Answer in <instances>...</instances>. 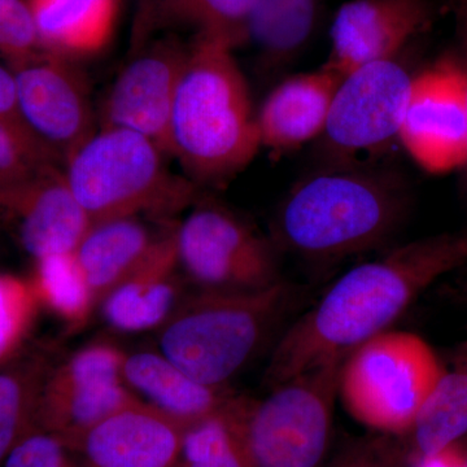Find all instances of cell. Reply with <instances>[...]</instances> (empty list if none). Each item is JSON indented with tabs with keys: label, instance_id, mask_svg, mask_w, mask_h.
<instances>
[{
	"label": "cell",
	"instance_id": "obj_1",
	"mask_svg": "<svg viewBox=\"0 0 467 467\" xmlns=\"http://www.w3.org/2000/svg\"><path fill=\"white\" fill-rule=\"evenodd\" d=\"M465 265L467 233H454L407 243L352 267L281 335L264 384L270 389L344 361L353 349L389 330L435 281Z\"/></svg>",
	"mask_w": 467,
	"mask_h": 467
},
{
	"label": "cell",
	"instance_id": "obj_2",
	"mask_svg": "<svg viewBox=\"0 0 467 467\" xmlns=\"http://www.w3.org/2000/svg\"><path fill=\"white\" fill-rule=\"evenodd\" d=\"M409 208V189L398 171L361 162L327 164L285 196L272 241L279 252L315 263L347 259L391 241Z\"/></svg>",
	"mask_w": 467,
	"mask_h": 467
},
{
	"label": "cell",
	"instance_id": "obj_3",
	"mask_svg": "<svg viewBox=\"0 0 467 467\" xmlns=\"http://www.w3.org/2000/svg\"><path fill=\"white\" fill-rule=\"evenodd\" d=\"M220 36L196 34L178 82L169 153L198 186H220L261 149L247 81Z\"/></svg>",
	"mask_w": 467,
	"mask_h": 467
},
{
	"label": "cell",
	"instance_id": "obj_4",
	"mask_svg": "<svg viewBox=\"0 0 467 467\" xmlns=\"http://www.w3.org/2000/svg\"><path fill=\"white\" fill-rule=\"evenodd\" d=\"M297 295L285 281L254 292L192 290L156 331L158 350L198 382L223 389L265 348Z\"/></svg>",
	"mask_w": 467,
	"mask_h": 467
},
{
	"label": "cell",
	"instance_id": "obj_5",
	"mask_svg": "<svg viewBox=\"0 0 467 467\" xmlns=\"http://www.w3.org/2000/svg\"><path fill=\"white\" fill-rule=\"evenodd\" d=\"M165 156L137 131L101 126L67 156L64 177L92 225L124 217L168 221L202 195L201 186L171 173Z\"/></svg>",
	"mask_w": 467,
	"mask_h": 467
},
{
	"label": "cell",
	"instance_id": "obj_6",
	"mask_svg": "<svg viewBox=\"0 0 467 467\" xmlns=\"http://www.w3.org/2000/svg\"><path fill=\"white\" fill-rule=\"evenodd\" d=\"M342 364L292 377L263 400L243 396L238 426L252 467H321L333 436Z\"/></svg>",
	"mask_w": 467,
	"mask_h": 467
},
{
	"label": "cell",
	"instance_id": "obj_7",
	"mask_svg": "<svg viewBox=\"0 0 467 467\" xmlns=\"http://www.w3.org/2000/svg\"><path fill=\"white\" fill-rule=\"evenodd\" d=\"M441 374V362L422 337L387 330L344 358L337 396L359 422L398 435L410 431Z\"/></svg>",
	"mask_w": 467,
	"mask_h": 467
},
{
	"label": "cell",
	"instance_id": "obj_8",
	"mask_svg": "<svg viewBox=\"0 0 467 467\" xmlns=\"http://www.w3.org/2000/svg\"><path fill=\"white\" fill-rule=\"evenodd\" d=\"M175 225L178 263L193 291L254 292L282 281L278 248L247 221L202 196Z\"/></svg>",
	"mask_w": 467,
	"mask_h": 467
},
{
	"label": "cell",
	"instance_id": "obj_9",
	"mask_svg": "<svg viewBox=\"0 0 467 467\" xmlns=\"http://www.w3.org/2000/svg\"><path fill=\"white\" fill-rule=\"evenodd\" d=\"M413 75L398 60L376 61L340 79L319 140L328 164H353L399 140Z\"/></svg>",
	"mask_w": 467,
	"mask_h": 467
},
{
	"label": "cell",
	"instance_id": "obj_10",
	"mask_svg": "<svg viewBox=\"0 0 467 467\" xmlns=\"http://www.w3.org/2000/svg\"><path fill=\"white\" fill-rule=\"evenodd\" d=\"M124 355L99 342L57 361L43 384L33 430L57 436L73 451L100 420L140 400L122 382Z\"/></svg>",
	"mask_w": 467,
	"mask_h": 467
},
{
	"label": "cell",
	"instance_id": "obj_11",
	"mask_svg": "<svg viewBox=\"0 0 467 467\" xmlns=\"http://www.w3.org/2000/svg\"><path fill=\"white\" fill-rule=\"evenodd\" d=\"M466 94L467 67L451 57L413 77L399 142L423 171L466 167Z\"/></svg>",
	"mask_w": 467,
	"mask_h": 467
},
{
	"label": "cell",
	"instance_id": "obj_12",
	"mask_svg": "<svg viewBox=\"0 0 467 467\" xmlns=\"http://www.w3.org/2000/svg\"><path fill=\"white\" fill-rule=\"evenodd\" d=\"M21 121L58 161H66L92 133L88 88L69 58L43 51L11 66Z\"/></svg>",
	"mask_w": 467,
	"mask_h": 467
},
{
	"label": "cell",
	"instance_id": "obj_13",
	"mask_svg": "<svg viewBox=\"0 0 467 467\" xmlns=\"http://www.w3.org/2000/svg\"><path fill=\"white\" fill-rule=\"evenodd\" d=\"M189 50L190 45L171 36L130 57L107 95L101 126L137 131L171 156L169 125Z\"/></svg>",
	"mask_w": 467,
	"mask_h": 467
},
{
	"label": "cell",
	"instance_id": "obj_14",
	"mask_svg": "<svg viewBox=\"0 0 467 467\" xmlns=\"http://www.w3.org/2000/svg\"><path fill=\"white\" fill-rule=\"evenodd\" d=\"M435 16L431 0H349L335 15L324 67L343 78L368 64L398 57Z\"/></svg>",
	"mask_w": 467,
	"mask_h": 467
},
{
	"label": "cell",
	"instance_id": "obj_15",
	"mask_svg": "<svg viewBox=\"0 0 467 467\" xmlns=\"http://www.w3.org/2000/svg\"><path fill=\"white\" fill-rule=\"evenodd\" d=\"M187 429L138 400L92 427L73 451L85 467H174Z\"/></svg>",
	"mask_w": 467,
	"mask_h": 467
},
{
	"label": "cell",
	"instance_id": "obj_16",
	"mask_svg": "<svg viewBox=\"0 0 467 467\" xmlns=\"http://www.w3.org/2000/svg\"><path fill=\"white\" fill-rule=\"evenodd\" d=\"M187 285L171 225L150 256L104 296L98 309L104 324L117 333L158 331L192 292Z\"/></svg>",
	"mask_w": 467,
	"mask_h": 467
},
{
	"label": "cell",
	"instance_id": "obj_17",
	"mask_svg": "<svg viewBox=\"0 0 467 467\" xmlns=\"http://www.w3.org/2000/svg\"><path fill=\"white\" fill-rule=\"evenodd\" d=\"M0 209L16 220L18 241L34 261L72 254L92 225L57 165L5 199Z\"/></svg>",
	"mask_w": 467,
	"mask_h": 467
},
{
	"label": "cell",
	"instance_id": "obj_18",
	"mask_svg": "<svg viewBox=\"0 0 467 467\" xmlns=\"http://www.w3.org/2000/svg\"><path fill=\"white\" fill-rule=\"evenodd\" d=\"M340 79L322 67L275 86L256 115L261 147L281 155L319 140Z\"/></svg>",
	"mask_w": 467,
	"mask_h": 467
},
{
	"label": "cell",
	"instance_id": "obj_19",
	"mask_svg": "<svg viewBox=\"0 0 467 467\" xmlns=\"http://www.w3.org/2000/svg\"><path fill=\"white\" fill-rule=\"evenodd\" d=\"M121 379L140 400L192 427L229 407L236 393L205 386L159 350L125 353Z\"/></svg>",
	"mask_w": 467,
	"mask_h": 467
},
{
	"label": "cell",
	"instance_id": "obj_20",
	"mask_svg": "<svg viewBox=\"0 0 467 467\" xmlns=\"http://www.w3.org/2000/svg\"><path fill=\"white\" fill-rule=\"evenodd\" d=\"M165 232H153L140 217L115 218L91 225L75 256L97 308L109 291L150 256Z\"/></svg>",
	"mask_w": 467,
	"mask_h": 467
},
{
	"label": "cell",
	"instance_id": "obj_21",
	"mask_svg": "<svg viewBox=\"0 0 467 467\" xmlns=\"http://www.w3.org/2000/svg\"><path fill=\"white\" fill-rule=\"evenodd\" d=\"M43 47L64 57L99 51L109 41L116 0H29Z\"/></svg>",
	"mask_w": 467,
	"mask_h": 467
},
{
	"label": "cell",
	"instance_id": "obj_22",
	"mask_svg": "<svg viewBox=\"0 0 467 467\" xmlns=\"http://www.w3.org/2000/svg\"><path fill=\"white\" fill-rule=\"evenodd\" d=\"M51 344L24 347L0 368V463L34 429L43 384L57 364Z\"/></svg>",
	"mask_w": 467,
	"mask_h": 467
},
{
	"label": "cell",
	"instance_id": "obj_23",
	"mask_svg": "<svg viewBox=\"0 0 467 467\" xmlns=\"http://www.w3.org/2000/svg\"><path fill=\"white\" fill-rule=\"evenodd\" d=\"M319 0H256L245 26L251 42L269 67L291 64L308 45Z\"/></svg>",
	"mask_w": 467,
	"mask_h": 467
},
{
	"label": "cell",
	"instance_id": "obj_24",
	"mask_svg": "<svg viewBox=\"0 0 467 467\" xmlns=\"http://www.w3.org/2000/svg\"><path fill=\"white\" fill-rule=\"evenodd\" d=\"M420 459L451 447L467 434V355L451 371H442L410 429Z\"/></svg>",
	"mask_w": 467,
	"mask_h": 467
},
{
	"label": "cell",
	"instance_id": "obj_25",
	"mask_svg": "<svg viewBox=\"0 0 467 467\" xmlns=\"http://www.w3.org/2000/svg\"><path fill=\"white\" fill-rule=\"evenodd\" d=\"M32 284L39 303L57 313L70 330L82 327L97 309L75 252L36 260Z\"/></svg>",
	"mask_w": 467,
	"mask_h": 467
},
{
	"label": "cell",
	"instance_id": "obj_26",
	"mask_svg": "<svg viewBox=\"0 0 467 467\" xmlns=\"http://www.w3.org/2000/svg\"><path fill=\"white\" fill-rule=\"evenodd\" d=\"M243 396L229 407L186 430L175 467H252L238 426Z\"/></svg>",
	"mask_w": 467,
	"mask_h": 467
},
{
	"label": "cell",
	"instance_id": "obj_27",
	"mask_svg": "<svg viewBox=\"0 0 467 467\" xmlns=\"http://www.w3.org/2000/svg\"><path fill=\"white\" fill-rule=\"evenodd\" d=\"M254 3L256 0H173L165 26H192L196 34L220 36L235 48L245 42V26Z\"/></svg>",
	"mask_w": 467,
	"mask_h": 467
},
{
	"label": "cell",
	"instance_id": "obj_28",
	"mask_svg": "<svg viewBox=\"0 0 467 467\" xmlns=\"http://www.w3.org/2000/svg\"><path fill=\"white\" fill-rule=\"evenodd\" d=\"M57 162L26 126L0 119V202Z\"/></svg>",
	"mask_w": 467,
	"mask_h": 467
},
{
	"label": "cell",
	"instance_id": "obj_29",
	"mask_svg": "<svg viewBox=\"0 0 467 467\" xmlns=\"http://www.w3.org/2000/svg\"><path fill=\"white\" fill-rule=\"evenodd\" d=\"M38 303L32 281L0 275V349L9 358L24 348Z\"/></svg>",
	"mask_w": 467,
	"mask_h": 467
},
{
	"label": "cell",
	"instance_id": "obj_30",
	"mask_svg": "<svg viewBox=\"0 0 467 467\" xmlns=\"http://www.w3.org/2000/svg\"><path fill=\"white\" fill-rule=\"evenodd\" d=\"M46 50L29 0H0V55L9 66Z\"/></svg>",
	"mask_w": 467,
	"mask_h": 467
},
{
	"label": "cell",
	"instance_id": "obj_31",
	"mask_svg": "<svg viewBox=\"0 0 467 467\" xmlns=\"http://www.w3.org/2000/svg\"><path fill=\"white\" fill-rule=\"evenodd\" d=\"M75 454L57 436L33 430L12 448L3 467H85Z\"/></svg>",
	"mask_w": 467,
	"mask_h": 467
},
{
	"label": "cell",
	"instance_id": "obj_32",
	"mask_svg": "<svg viewBox=\"0 0 467 467\" xmlns=\"http://www.w3.org/2000/svg\"><path fill=\"white\" fill-rule=\"evenodd\" d=\"M402 457L404 451L395 435L383 434L353 442L334 467H400Z\"/></svg>",
	"mask_w": 467,
	"mask_h": 467
},
{
	"label": "cell",
	"instance_id": "obj_33",
	"mask_svg": "<svg viewBox=\"0 0 467 467\" xmlns=\"http://www.w3.org/2000/svg\"><path fill=\"white\" fill-rule=\"evenodd\" d=\"M173 0H134L133 26L130 34V57L143 50L156 32L165 26Z\"/></svg>",
	"mask_w": 467,
	"mask_h": 467
},
{
	"label": "cell",
	"instance_id": "obj_34",
	"mask_svg": "<svg viewBox=\"0 0 467 467\" xmlns=\"http://www.w3.org/2000/svg\"><path fill=\"white\" fill-rule=\"evenodd\" d=\"M0 119L24 125L18 113L16 81H15L14 72L11 67L3 66H0Z\"/></svg>",
	"mask_w": 467,
	"mask_h": 467
},
{
	"label": "cell",
	"instance_id": "obj_35",
	"mask_svg": "<svg viewBox=\"0 0 467 467\" xmlns=\"http://www.w3.org/2000/svg\"><path fill=\"white\" fill-rule=\"evenodd\" d=\"M461 11H462L463 23H465V45L467 50V8L461 7Z\"/></svg>",
	"mask_w": 467,
	"mask_h": 467
},
{
	"label": "cell",
	"instance_id": "obj_36",
	"mask_svg": "<svg viewBox=\"0 0 467 467\" xmlns=\"http://www.w3.org/2000/svg\"><path fill=\"white\" fill-rule=\"evenodd\" d=\"M9 358L7 355H5V352H3L2 349H0V365H5V362L9 361Z\"/></svg>",
	"mask_w": 467,
	"mask_h": 467
},
{
	"label": "cell",
	"instance_id": "obj_37",
	"mask_svg": "<svg viewBox=\"0 0 467 467\" xmlns=\"http://www.w3.org/2000/svg\"><path fill=\"white\" fill-rule=\"evenodd\" d=\"M461 7L467 8V0H461Z\"/></svg>",
	"mask_w": 467,
	"mask_h": 467
},
{
	"label": "cell",
	"instance_id": "obj_38",
	"mask_svg": "<svg viewBox=\"0 0 467 467\" xmlns=\"http://www.w3.org/2000/svg\"><path fill=\"white\" fill-rule=\"evenodd\" d=\"M467 51V50H466ZM466 103H467V94H466ZM465 169H467V162H466V167Z\"/></svg>",
	"mask_w": 467,
	"mask_h": 467
},
{
	"label": "cell",
	"instance_id": "obj_39",
	"mask_svg": "<svg viewBox=\"0 0 467 467\" xmlns=\"http://www.w3.org/2000/svg\"><path fill=\"white\" fill-rule=\"evenodd\" d=\"M175 467V466H174Z\"/></svg>",
	"mask_w": 467,
	"mask_h": 467
}]
</instances>
